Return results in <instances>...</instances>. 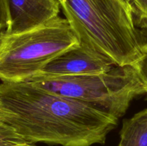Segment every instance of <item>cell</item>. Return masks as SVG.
I'll use <instances>...</instances> for the list:
<instances>
[{
	"label": "cell",
	"mask_w": 147,
	"mask_h": 146,
	"mask_svg": "<svg viewBox=\"0 0 147 146\" xmlns=\"http://www.w3.org/2000/svg\"><path fill=\"white\" fill-rule=\"evenodd\" d=\"M32 84L97 107L119 119L131 102L147 91L132 65L115 66L109 71L82 76L55 77L38 74Z\"/></svg>",
	"instance_id": "obj_4"
},
{
	"label": "cell",
	"mask_w": 147,
	"mask_h": 146,
	"mask_svg": "<svg viewBox=\"0 0 147 146\" xmlns=\"http://www.w3.org/2000/svg\"><path fill=\"white\" fill-rule=\"evenodd\" d=\"M106 56L80 42L50 62L40 74L47 76H82L106 72L115 67Z\"/></svg>",
	"instance_id": "obj_5"
},
{
	"label": "cell",
	"mask_w": 147,
	"mask_h": 146,
	"mask_svg": "<svg viewBox=\"0 0 147 146\" xmlns=\"http://www.w3.org/2000/svg\"><path fill=\"white\" fill-rule=\"evenodd\" d=\"M117 146H147V109L123 121Z\"/></svg>",
	"instance_id": "obj_7"
},
{
	"label": "cell",
	"mask_w": 147,
	"mask_h": 146,
	"mask_svg": "<svg viewBox=\"0 0 147 146\" xmlns=\"http://www.w3.org/2000/svg\"><path fill=\"white\" fill-rule=\"evenodd\" d=\"M27 141L16 133L12 127L0 119V146L14 145Z\"/></svg>",
	"instance_id": "obj_9"
},
{
	"label": "cell",
	"mask_w": 147,
	"mask_h": 146,
	"mask_svg": "<svg viewBox=\"0 0 147 146\" xmlns=\"http://www.w3.org/2000/svg\"><path fill=\"white\" fill-rule=\"evenodd\" d=\"M9 146H36V145L34 143H30V142L27 141L25 143H21V144L18 145H9Z\"/></svg>",
	"instance_id": "obj_12"
},
{
	"label": "cell",
	"mask_w": 147,
	"mask_h": 146,
	"mask_svg": "<svg viewBox=\"0 0 147 146\" xmlns=\"http://www.w3.org/2000/svg\"><path fill=\"white\" fill-rule=\"evenodd\" d=\"M5 34H6V32H4V31H0V44H1V42H2V40H3V39H4Z\"/></svg>",
	"instance_id": "obj_13"
},
{
	"label": "cell",
	"mask_w": 147,
	"mask_h": 146,
	"mask_svg": "<svg viewBox=\"0 0 147 146\" xmlns=\"http://www.w3.org/2000/svg\"><path fill=\"white\" fill-rule=\"evenodd\" d=\"M10 26L6 33L14 34L31 29L58 17L57 0H8Z\"/></svg>",
	"instance_id": "obj_6"
},
{
	"label": "cell",
	"mask_w": 147,
	"mask_h": 146,
	"mask_svg": "<svg viewBox=\"0 0 147 146\" xmlns=\"http://www.w3.org/2000/svg\"><path fill=\"white\" fill-rule=\"evenodd\" d=\"M0 119L30 143L60 146L104 144L119 120L27 81L0 84Z\"/></svg>",
	"instance_id": "obj_1"
},
{
	"label": "cell",
	"mask_w": 147,
	"mask_h": 146,
	"mask_svg": "<svg viewBox=\"0 0 147 146\" xmlns=\"http://www.w3.org/2000/svg\"><path fill=\"white\" fill-rule=\"evenodd\" d=\"M136 27L147 29V0H126Z\"/></svg>",
	"instance_id": "obj_8"
},
{
	"label": "cell",
	"mask_w": 147,
	"mask_h": 146,
	"mask_svg": "<svg viewBox=\"0 0 147 146\" xmlns=\"http://www.w3.org/2000/svg\"><path fill=\"white\" fill-rule=\"evenodd\" d=\"M132 66L147 91V40L142 42L139 57Z\"/></svg>",
	"instance_id": "obj_10"
},
{
	"label": "cell",
	"mask_w": 147,
	"mask_h": 146,
	"mask_svg": "<svg viewBox=\"0 0 147 146\" xmlns=\"http://www.w3.org/2000/svg\"><path fill=\"white\" fill-rule=\"evenodd\" d=\"M10 21L8 0H0V31L7 32L9 28Z\"/></svg>",
	"instance_id": "obj_11"
},
{
	"label": "cell",
	"mask_w": 147,
	"mask_h": 146,
	"mask_svg": "<svg viewBox=\"0 0 147 146\" xmlns=\"http://www.w3.org/2000/svg\"><path fill=\"white\" fill-rule=\"evenodd\" d=\"M80 42L115 65H132L142 42L126 0H57Z\"/></svg>",
	"instance_id": "obj_2"
},
{
	"label": "cell",
	"mask_w": 147,
	"mask_h": 146,
	"mask_svg": "<svg viewBox=\"0 0 147 146\" xmlns=\"http://www.w3.org/2000/svg\"><path fill=\"white\" fill-rule=\"evenodd\" d=\"M80 42L67 20L59 16L22 32L6 33L0 44V80L27 81Z\"/></svg>",
	"instance_id": "obj_3"
}]
</instances>
